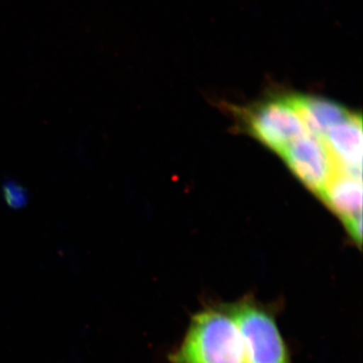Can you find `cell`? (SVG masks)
Instances as JSON below:
<instances>
[{
  "label": "cell",
  "mask_w": 363,
  "mask_h": 363,
  "mask_svg": "<svg viewBox=\"0 0 363 363\" xmlns=\"http://www.w3.org/2000/svg\"><path fill=\"white\" fill-rule=\"evenodd\" d=\"M171 363H245L242 337L231 303L205 305L193 314Z\"/></svg>",
  "instance_id": "6da1fadb"
},
{
  "label": "cell",
  "mask_w": 363,
  "mask_h": 363,
  "mask_svg": "<svg viewBox=\"0 0 363 363\" xmlns=\"http://www.w3.org/2000/svg\"><path fill=\"white\" fill-rule=\"evenodd\" d=\"M231 307L242 337L245 363H292L274 306L247 295Z\"/></svg>",
  "instance_id": "7a4b0ae2"
},
{
  "label": "cell",
  "mask_w": 363,
  "mask_h": 363,
  "mask_svg": "<svg viewBox=\"0 0 363 363\" xmlns=\"http://www.w3.org/2000/svg\"><path fill=\"white\" fill-rule=\"evenodd\" d=\"M247 125L253 138L279 155L307 133L290 96L272 97L255 105L247 113Z\"/></svg>",
  "instance_id": "3957f363"
},
{
  "label": "cell",
  "mask_w": 363,
  "mask_h": 363,
  "mask_svg": "<svg viewBox=\"0 0 363 363\" xmlns=\"http://www.w3.org/2000/svg\"><path fill=\"white\" fill-rule=\"evenodd\" d=\"M281 156L294 175L318 196H321L336 173L335 164L323 140L311 133L301 136Z\"/></svg>",
  "instance_id": "277c9868"
},
{
  "label": "cell",
  "mask_w": 363,
  "mask_h": 363,
  "mask_svg": "<svg viewBox=\"0 0 363 363\" xmlns=\"http://www.w3.org/2000/svg\"><path fill=\"white\" fill-rule=\"evenodd\" d=\"M322 140L333 160L336 171L362 180V116L351 113L327 131Z\"/></svg>",
  "instance_id": "5b68a950"
},
{
  "label": "cell",
  "mask_w": 363,
  "mask_h": 363,
  "mask_svg": "<svg viewBox=\"0 0 363 363\" xmlns=\"http://www.w3.org/2000/svg\"><path fill=\"white\" fill-rule=\"evenodd\" d=\"M308 133L323 138L327 131L347 118L352 112L328 98L311 95H290Z\"/></svg>",
  "instance_id": "8992f818"
},
{
  "label": "cell",
  "mask_w": 363,
  "mask_h": 363,
  "mask_svg": "<svg viewBox=\"0 0 363 363\" xmlns=\"http://www.w3.org/2000/svg\"><path fill=\"white\" fill-rule=\"evenodd\" d=\"M320 197L343 223L362 214V184L354 177L336 171Z\"/></svg>",
  "instance_id": "52a82bcc"
},
{
  "label": "cell",
  "mask_w": 363,
  "mask_h": 363,
  "mask_svg": "<svg viewBox=\"0 0 363 363\" xmlns=\"http://www.w3.org/2000/svg\"><path fill=\"white\" fill-rule=\"evenodd\" d=\"M344 225L347 228L348 233L352 240L357 243L358 245H362V215L359 214L357 216L353 217L346 222H344Z\"/></svg>",
  "instance_id": "ba28073f"
}]
</instances>
